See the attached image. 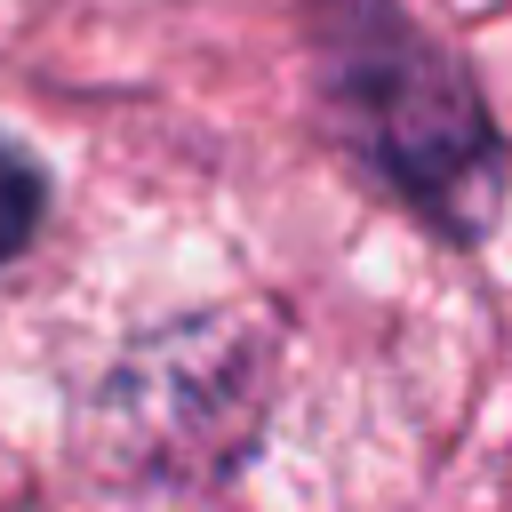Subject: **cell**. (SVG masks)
I'll return each instance as SVG.
<instances>
[{
    "label": "cell",
    "instance_id": "6da1fadb",
    "mask_svg": "<svg viewBox=\"0 0 512 512\" xmlns=\"http://www.w3.org/2000/svg\"><path fill=\"white\" fill-rule=\"evenodd\" d=\"M320 24H328L336 88L368 128L384 176L448 232H480L504 184V144L464 64L440 40H424L392 0H320Z\"/></svg>",
    "mask_w": 512,
    "mask_h": 512
},
{
    "label": "cell",
    "instance_id": "7a4b0ae2",
    "mask_svg": "<svg viewBox=\"0 0 512 512\" xmlns=\"http://www.w3.org/2000/svg\"><path fill=\"white\" fill-rule=\"evenodd\" d=\"M40 208H48V184H40V168L16 152V144H0V264L40 232Z\"/></svg>",
    "mask_w": 512,
    "mask_h": 512
}]
</instances>
